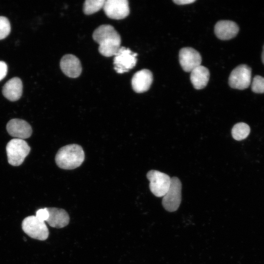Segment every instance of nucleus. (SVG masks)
Listing matches in <instances>:
<instances>
[{
	"instance_id": "1",
	"label": "nucleus",
	"mask_w": 264,
	"mask_h": 264,
	"mask_svg": "<svg viewBox=\"0 0 264 264\" xmlns=\"http://www.w3.org/2000/svg\"><path fill=\"white\" fill-rule=\"evenodd\" d=\"M92 38L99 44V53L105 57L114 56L121 47V37L111 25L103 24L98 26L94 31Z\"/></svg>"
},
{
	"instance_id": "2",
	"label": "nucleus",
	"mask_w": 264,
	"mask_h": 264,
	"mask_svg": "<svg viewBox=\"0 0 264 264\" xmlns=\"http://www.w3.org/2000/svg\"><path fill=\"white\" fill-rule=\"evenodd\" d=\"M85 159V153L82 147L72 144L61 148L55 156V162L61 169L72 170L79 167Z\"/></svg>"
},
{
	"instance_id": "3",
	"label": "nucleus",
	"mask_w": 264,
	"mask_h": 264,
	"mask_svg": "<svg viewBox=\"0 0 264 264\" xmlns=\"http://www.w3.org/2000/svg\"><path fill=\"white\" fill-rule=\"evenodd\" d=\"M8 163L14 166L21 165L29 154L30 147L23 139L14 138L6 147Z\"/></svg>"
},
{
	"instance_id": "4",
	"label": "nucleus",
	"mask_w": 264,
	"mask_h": 264,
	"mask_svg": "<svg viewBox=\"0 0 264 264\" xmlns=\"http://www.w3.org/2000/svg\"><path fill=\"white\" fill-rule=\"evenodd\" d=\"M22 226L24 232L32 238L44 241L48 237V229L44 221H40L35 216L24 219Z\"/></svg>"
},
{
	"instance_id": "5",
	"label": "nucleus",
	"mask_w": 264,
	"mask_h": 264,
	"mask_svg": "<svg viewBox=\"0 0 264 264\" xmlns=\"http://www.w3.org/2000/svg\"><path fill=\"white\" fill-rule=\"evenodd\" d=\"M149 187L156 197H163L169 189L171 178L167 174L156 170H151L147 174Z\"/></svg>"
},
{
	"instance_id": "6",
	"label": "nucleus",
	"mask_w": 264,
	"mask_h": 264,
	"mask_svg": "<svg viewBox=\"0 0 264 264\" xmlns=\"http://www.w3.org/2000/svg\"><path fill=\"white\" fill-rule=\"evenodd\" d=\"M137 56L136 53L132 52L129 48L120 47L114 55V69L118 73L128 72L136 65Z\"/></svg>"
},
{
	"instance_id": "7",
	"label": "nucleus",
	"mask_w": 264,
	"mask_h": 264,
	"mask_svg": "<svg viewBox=\"0 0 264 264\" xmlns=\"http://www.w3.org/2000/svg\"><path fill=\"white\" fill-rule=\"evenodd\" d=\"M181 183L176 177L171 178L169 190L163 196L162 204L169 212L176 211L178 208L181 200Z\"/></svg>"
},
{
	"instance_id": "8",
	"label": "nucleus",
	"mask_w": 264,
	"mask_h": 264,
	"mask_svg": "<svg viewBox=\"0 0 264 264\" xmlns=\"http://www.w3.org/2000/svg\"><path fill=\"white\" fill-rule=\"evenodd\" d=\"M251 80V69L246 65H241L231 72L228 79L230 87L233 88L244 89L249 87Z\"/></svg>"
},
{
	"instance_id": "9",
	"label": "nucleus",
	"mask_w": 264,
	"mask_h": 264,
	"mask_svg": "<svg viewBox=\"0 0 264 264\" xmlns=\"http://www.w3.org/2000/svg\"><path fill=\"white\" fill-rule=\"evenodd\" d=\"M103 8L106 16L111 19H123L130 14L127 0H106Z\"/></svg>"
},
{
	"instance_id": "10",
	"label": "nucleus",
	"mask_w": 264,
	"mask_h": 264,
	"mask_svg": "<svg viewBox=\"0 0 264 264\" xmlns=\"http://www.w3.org/2000/svg\"><path fill=\"white\" fill-rule=\"evenodd\" d=\"M201 60L200 53L192 47H183L179 51V64L183 70L186 72H191L200 66Z\"/></svg>"
},
{
	"instance_id": "11",
	"label": "nucleus",
	"mask_w": 264,
	"mask_h": 264,
	"mask_svg": "<svg viewBox=\"0 0 264 264\" xmlns=\"http://www.w3.org/2000/svg\"><path fill=\"white\" fill-rule=\"evenodd\" d=\"M8 133L15 138L24 139L29 138L32 132L30 125L22 119H13L7 124Z\"/></svg>"
},
{
	"instance_id": "12",
	"label": "nucleus",
	"mask_w": 264,
	"mask_h": 264,
	"mask_svg": "<svg viewBox=\"0 0 264 264\" xmlns=\"http://www.w3.org/2000/svg\"><path fill=\"white\" fill-rule=\"evenodd\" d=\"M60 66L62 72L70 78H77L82 72V66L79 59L72 54L64 55L60 61Z\"/></svg>"
},
{
	"instance_id": "13",
	"label": "nucleus",
	"mask_w": 264,
	"mask_h": 264,
	"mask_svg": "<svg viewBox=\"0 0 264 264\" xmlns=\"http://www.w3.org/2000/svg\"><path fill=\"white\" fill-rule=\"evenodd\" d=\"M153 81L152 72L147 69H143L136 72L132 79V86L136 93H143L150 88Z\"/></svg>"
},
{
	"instance_id": "14",
	"label": "nucleus",
	"mask_w": 264,
	"mask_h": 264,
	"mask_svg": "<svg viewBox=\"0 0 264 264\" xmlns=\"http://www.w3.org/2000/svg\"><path fill=\"white\" fill-rule=\"evenodd\" d=\"M239 27L231 21L222 20L218 22L215 25L214 32L216 36L221 40H228L238 34Z\"/></svg>"
},
{
	"instance_id": "15",
	"label": "nucleus",
	"mask_w": 264,
	"mask_h": 264,
	"mask_svg": "<svg viewBox=\"0 0 264 264\" xmlns=\"http://www.w3.org/2000/svg\"><path fill=\"white\" fill-rule=\"evenodd\" d=\"M22 83L20 78L14 77L8 80L3 86L2 94L11 101L18 100L22 93Z\"/></svg>"
},
{
	"instance_id": "16",
	"label": "nucleus",
	"mask_w": 264,
	"mask_h": 264,
	"mask_svg": "<svg viewBox=\"0 0 264 264\" xmlns=\"http://www.w3.org/2000/svg\"><path fill=\"white\" fill-rule=\"evenodd\" d=\"M47 209L49 212V217L46 221L50 226L61 228L68 224L69 217L65 210L56 207H49Z\"/></svg>"
},
{
	"instance_id": "17",
	"label": "nucleus",
	"mask_w": 264,
	"mask_h": 264,
	"mask_svg": "<svg viewBox=\"0 0 264 264\" xmlns=\"http://www.w3.org/2000/svg\"><path fill=\"white\" fill-rule=\"evenodd\" d=\"M210 72L207 68L199 66L191 71L190 80L195 89L204 88L209 80Z\"/></svg>"
},
{
	"instance_id": "18",
	"label": "nucleus",
	"mask_w": 264,
	"mask_h": 264,
	"mask_svg": "<svg viewBox=\"0 0 264 264\" xmlns=\"http://www.w3.org/2000/svg\"><path fill=\"white\" fill-rule=\"evenodd\" d=\"M250 132L249 126L243 122L236 124L232 129L231 133L234 139L240 141L246 138Z\"/></svg>"
},
{
	"instance_id": "19",
	"label": "nucleus",
	"mask_w": 264,
	"mask_h": 264,
	"mask_svg": "<svg viewBox=\"0 0 264 264\" xmlns=\"http://www.w3.org/2000/svg\"><path fill=\"white\" fill-rule=\"evenodd\" d=\"M105 0H87L83 5V12L86 15H91L103 7Z\"/></svg>"
},
{
	"instance_id": "20",
	"label": "nucleus",
	"mask_w": 264,
	"mask_h": 264,
	"mask_svg": "<svg viewBox=\"0 0 264 264\" xmlns=\"http://www.w3.org/2000/svg\"><path fill=\"white\" fill-rule=\"evenodd\" d=\"M11 25L8 19L0 16V40L5 38L10 33Z\"/></svg>"
},
{
	"instance_id": "21",
	"label": "nucleus",
	"mask_w": 264,
	"mask_h": 264,
	"mask_svg": "<svg viewBox=\"0 0 264 264\" xmlns=\"http://www.w3.org/2000/svg\"><path fill=\"white\" fill-rule=\"evenodd\" d=\"M251 89L256 93H264V77L260 75L255 76L252 82Z\"/></svg>"
},
{
	"instance_id": "22",
	"label": "nucleus",
	"mask_w": 264,
	"mask_h": 264,
	"mask_svg": "<svg viewBox=\"0 0 264 264\" xmlns=\"http://www.w3.org/2000/svg\"><path fill=\"white\" fill-rule=\"evenodd\" d=\"M35 216L41 221H46L49 217V212L47 208L38 210L36 212Z\"/></svg>"
},
{
	"instance_id": "23",
	"label": "nucleus",
	"mask_w": 264,
	"mask_h": 264,
	"mask_svg": "<svg viewBox=\"0 0 264 264\" xmlns=\"http://www.w3.org/2000/svg\"><path fill=\"white\" fill-rule=\"evenodd\" d=\"M8 70L7 64L3 61H0V81L6 75Z\"/></svg>"
},
{
	"instance_id": "24",
	"label": "nucleus",
	"mask_w": 264,
	"mask_h": 264,
	"mask_svg": "<svg viewBox=\"0 0 264 264\" xmlns=\"http://www.w3.org/2000/svg\"><path fill=\"white\" fill-rule=\"evenodd\" d=\"M196 1V0H174L173 2L178 5L190 4Z\"/></svg>"
},
{
	"instance_id": "25",
	"label": "nucleus",
	"mask_w": 264,
	"mask_h": 264,
	"mask_svg": "<svg viewBox=\"0 0 264 264\" xmlns=\"http://www.w3.org/2000/svg\"><path fill=\"white\" fill-rule=\"evenodd\" d=\"M262 60L263 64H264V45L263 46V52L262 54Z\"/></svg>"
}]
</instances>
